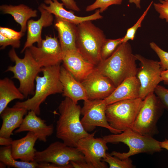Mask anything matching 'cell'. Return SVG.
I'll return each mask as SVG.
<instances>
[{
    "label": "cell",
    "mask_w": 168,
    "mask_h": 168,
    "mask_svg": "<svg viewBox=\"0 0 168 168\" xmlns=\"http://www.w3.org/2000/svg\"><path fill=\"white\" fill-rule=\"evenodd\" d=\"M142 101L141 98H138L107 105L105 114L110 127L121 132L132 129Z\"/></svg>",
    "instance_id": "8"
},
{
    "label": "cell",
    "mask_w": 168,
    "mask_h": 168,
    "mask_svg": "<svg viewBox=\"0 0 168 168\" xmlns=\"http://www.w3.org/2000/svg\"><path fill=\"white\" fill-rule=\"evenodd\" d=\"M44 2L45 4L41 3L40 6L49 13L54 14L56 18L76 25L86 21L95 20L103 18L99 9L91 15L81 17L75 15L72 12L65 9L63 3L58 0H45Z\"/></svg>",
    "instance_id": "17"
},
{
    "label": "cell",
    "mask_w": 168,
    "mask_h": 168,
    "mask_svg": "<svg viewBox=\"0 0 168 168\" xmlns=\"http://www.w3.org/2000/svg\"><path fill=\"white\" fill-rule=\"evenodd\" d=\"M95 133L79 140L76 147L84 155L85 161L94 168H107L105 162L103 161L108 149L107 143L102 137L95 138Z\"/></svg>",
    "instance_id": "13"
},
{
    "label": "cell",
    "mask_w": 168,
    "mask_h": 168,
    "mask_svg": "<svg viewBox=\"0 0 168 168\" xmlns=\"http://www.w3.org/2000/svg\"><path fill=\"white\" fill-rule=\"evenodd\" d=\"M70 162L73 168H94V166L92 165L87 162L86 161L76 162L73 161H71Z\"/></svg>",
    "instance_id": "37"
},
{
    "label": "cell",
    "mask_w": 168,
    "mask_h": 168,
    "mask_svg": "<svg viewBox=\"0 0 168 168\" xmlns=\"http://www.w3.org/2000/svg\"><path fill=\"white\" fill-rule=\"evenodd\" d=\"M13 141L10 137L7 138L0 137V145L4 146H11Z\"/></svg>",
    "instance_id": "38"
},
{
    "label": "cell",
    "mask_w": 168,
    "mask_h": 168,
    "mask_svg": "<svg viewBox=\"0 0 168 168\" xmlns=\"http://www.w3.org/2000/svg\"><path fill=\"white\" fill-rule=\"evenodd\" d=\"M122 43V38L115 39H106L101 48L100 55L102 60L111 56Z\"/></svg>",
    "instance_id": "27"
},
{
    "label": "cell",
    "mask_w": 168,
    "mask_h": 168,
    "mask_svg": "<svg viewBox=\"0 0 168 168\" xmlns=\"http://www.w3.org/2000/svg\"><path fill=\"white\" fill-rule=\"evenodd\" d=\"M88 99H104L116 87L112 81L95 68L85 80L81 82Z\"/></svg>",
    "instance_id": "14"
},
{
    "label": "cell",
    "mask_w": 168,
    "mask_h": 168,
    "mask_svg": "<svg viewBox=\"0 0 168 168\" xmlns=\"http://www.w3.org/2000/svg\"><path fill=\"white\" fill-rule=\"evenodd\" d=\"M7 166L5 164L2 162L0 161V168H5Z\"/></svg>",
    "instance_id": "42"
},
{
    "label": "cell",
    "mask_w": 168,
    "mask_h": 168,
    "mask_svg": "<svg viewBox=\"0 0 168 168\" xmlns=\"http://www.w3.org/2000/svg\"><path fill=\"white\" fill-rule=\"evenodd\" d=\"M137 60L127 42L121 44L111 56L102 60L95 68L109 78L117 87L126 78L136 77Z\"/></svg>",
    "instance_id": "1"
},
{
    "label": "cell",
    "mask_w": 168,
    "mask_h": 168,
    "mask_svg": "<svg viewBox=\"0 0 168 168\" xmlns=\"http://www.w3.org/2000/svg\"><path fill=\"white\" fill-rule=\"evenodd\" d=\"M64 5L68 9L72 11L79 12L80 9L74 0H61Z\"/></svg>",
    "instance_id": "36"
},
{
    "label": "cell",
    "mask_w": 168,
    "mask_h": 168,
    "mask_svg": "<svg viewBox=\"0 0 168 168\" xmlns=\"http://www.w3.org/2000/svg\"><path fill=\"white\" fill-rule=\"evenodd\" d=\"M38 9L41 13L40 18L36 21L31 19L27 22V39L21 51V53L35 42L37 43L38 47H40L43 40L41 38L42 28L50 26L52 24L54 20L52 14L40 5L39 6Z\"/></svg>",
    "instance_id": "16"
},
{
    "label": "cell",
    "mask_w": 168,
    "mask_h": 168,
    "mask_svg": "<svg viewBox=\"0 0 168 168\" xmlns=\"http://www.w3.org/2000/svg\"><path fill=\"white\" fill-rule=\"evenodd\" d=\"M165 107L154 93L143 100L132 129L143 135L153 137L159 131L157 124Z\"/></svg>",
    "instance_id": "7"
},
{
    "label": "cell",
    "mask_w": 168,
    "mask_h": 168,
    "mask_svg": "<svg viewBox=\"0 0 168 168\" xmlns=\"http://www.w3.org/2000/svg\"><path fill=\"white\" fill-rule=\"evenodd\" d=\"M24 34L21 31L18 32L9 28L0 27V34L9 39L20 40Z\"/></svg>",
    "instance_id": "34"
},
{
    "label": "cell",
    "mask_w": 168,
    "mask_h": 168,
    "mask_svg": "<svg viewBox=\"0 0 168 168\" xmlns=\"http://www.w3.org/2000/svg\"><path fill=\"white\" fill-rule=\"evenodd\" d=\"M55 27L63 53L77 51L76 45L77 25L56 18Z\"/></svg>",
    "instance_id": "23"
},
{
    "label": "cell",
    "mask_w": 168,
    "mask_h": 168,
    "mask_svg": "<svg viewBox=\"0 0 168 168\" xmlns=\"http://www.w3.org/2000/svg\"><path fill=\"white\" fill-rule=\"evenodd\" d=\"M37 139L38 137L34 133L29 131L24 137L13 140L11 147L13 158L24 161H34L37 151L34 147Z\"/></svg>",
    "instance_id": "19"
},
{
    "label": "cell",
    "mask_w": 168,
    "mask_h": 168,
    "mask_svg": "<svg viewBox=\"0 0 168 168\" xmlns=\"http://www.w3.org/2000/svg\"><path fill=\"white\" fill-rule=\"evenodd\" d=\"M34 161L37 163H51L64 168H73L71 161H86L84 155L76 147L68 146L59 141L52 143L43 151H36Z\"/></svg>",
    "instance_id": "9"
},
{
    "label": "cell",
    "mask_w": 168,
    "mask_h": 168,
    "mask_svg": "<svg viewBox=\"0 0 168 168\" xmlns=\"http://www.w3.org/2000/svg\"><path fill=\"white\" fill-rule=\"evenodd\" d=\"M139 82L136 77H128L104 99L107 105L120 100L139 98Z\"/></svg>",
    "instance_id": "21"
},
{
    "label": "cell",
    "mask_w": 168,
    "mask_h": 168,
    "mask_svg": "<svg viewBox=\"0 0 168 168\" xmlns=\"http://www.w3.org/2000/svg\"><path fill=\"white\" fill-rule=\"evenodd\" d=\"M8 55L15 63V65L8 66L5 72L13 73L12 78L19 81L18 88L25 98L30 95L33 96L35 78L38 73L42 72L43 67L34 58L29 48L25 51L24 56L22 58L18 56L14 48L9 51Z\"/></svg>",
    "instance_id": "5"
},
{
    "label": "cell",
    "mask_w": 168,
    "mask_h": 168,
    "mask_svg": "<svg viewBox=\"0 0 168 168\" xmlns=\"http://www.w3.org/2000/svg\"><path fill=\"white\" fill-rule=\"evenodd\" d=\"M160 145L162 148L168 151V139H166L162 142H160Z\"/></svg>",
    "instance_id": "40"
},
{
    "label": "cell",
    "mask_w": 168,
    "mask_h": 168,
    "mask_svg": "<svg viewBox=\"0 0 168 168\" xmlns=\"http://www.w3.org/2000/svg\"><path fill=\"white\" fill-rule=\"evenodd\" d=\"M33 58L42 67L55 65L62 61L64 53L59 41L55 36L46 35L41 45L28 48Z\"/></svg>",
    "instance_id": "12"
},
{
    "label": "cell",
    "mask_w": 168,
    "mask_h": 168,
    "mask_svg": "<svg viewBox=\"0 0 168 168\" xmlns=\"http://www.w3.org/2000/svg\"><path fill=\"white\" fill-rule=\"evenodd\" d=\"M161 81L164 84L168 85V69L161 71Z\"/></svg>",
    "instance_id": "39"
},
{
    "label": "cell",
    "mask_w": 168,
    "mask_h": 168,
    "mask_svg": "<svg viewBox=\"0 0 168 168\" xmlns=\"http://www.w3.org/2000/svg\"><path fill=\"white\" fill-rule=\"evenodd\" d=\"M0 161L8 167L15 168H37L38 164L35 161L26 162L17 161L12 155L11 146L0 147Z\"/></svg>",
    "instance_id": "26"
},
{
    "label": "cell",
    "mask_w": 168,
    "mask_h": 168,
    "mask_svg": "<svg viewBox=\"0 0 168 168\" xmlns=\"http://www.w3.org/2000/svg\"><path fill=\"white\" fill-rule=\"evenodd\" d=\"M151 48L156 53L160 59V65L162 71L168 69V52L162 49L155 42L150 43Z\"/></svg>",
    "instance_id": "31"
},
{
    "label": "cell",
    "mask_w": 168,
    "mask_h": 168,
    "mask_svg": "<svg viewBox=\"0 0 168 168\" xmlns=\"http://www.w3.org/2000/svg\"><path fill=\"white\" fill-rule=\"evenodd\" d=\"M135 55L140 62L136 77L140 83L139 98L143 100L149 94L154 93L156 87L161 81L162 70L160 62L146 58L139 54Z\"/></svg>",
    "instance_id": "10"
},
{
    "label": "cell",
    "mask_w": 168,
    "mask_h": 168,
    "mask_svg": "<svg viewBox=\"0 0 168 168\" xmlns=\"http://www.w3.org/2000/svg\"><path fill=\"white\" fill-rule=\"evenodd\" d=\"M154 93L164 105L166 109L168 110V89L162 86L158 85Z\"/></svg>",
    "instance_id": "33"
},
{
    "label": "cell",
    "mask_w": 168,
    "mask_h": 168,
    "mask_svg": "<svg viewBox=\"0 0 168 168\" xmlns=\"http://www.w3.org/2000/svg\"><path fill=\"white\" fill-rule=\"evenodd\" d=\"M60 80L63 86V96L68 97L74 102L87 99L85 89L78 81L63 66H61Z\"/></svg>",
    "instance_id": "20"
},
{
    "label": "cell",
    "mask_w": 168,
    "mask_h": 168,
    "mask_svg": "<svg viewBox=\"0 0 168 168\" xmlns=\"http://www.w3.org/2000/svg\"><path fill=\"white\" fill-rule=\"evenodd\" d=\"M28 111L23 108L6 107L0 114L2 120L0 137L10 138L13 131L21 125Z\"/></svg>",
    "instance_id": "22"
},
{
    "label": "cell",
    "mask_w": 168,
    "mask_h": 168,
    "mask_svg": "<svg viewBox=\"0 0 168 168\" xmlns=\"http://www.w3.org/2000/svg\"><path fill=\"white\" fill-rule=\"evenodd\" d=\"M37 115L34 111H29L14 133H18L25 131L32 132L37 136L39 141L46 142L48 137L51 136L54 132V125L53 124L47 125L44 120Z\"/></svg>",
    "instance_id": "18"
},
{
    "label": "cell",
    "mask_w": 168,
    "mask_h": 168,
    "mask_svg": "<svg viewBox=\"0 0 168 168\" xmlns=\"http://www.w3.org/2000/svg\"><path fill=\"white\" fill-rule=\"evenodd\" d=\"M108 143L121 142L127 145L129 150L127 152L113 151L110 154L121 159H125L131 156L141 153H153L161 151L160 142L153 137L142 135L132 129L121 133L105 135L102 137Z\"/></svg>",
    "instance_id": "6"
},
{
    "label": "cell",
    "mask_w": 168,
    "mask_h": 168,
    "mask_svg": "<svg viewBox=\"0 0 168 168\" xmlns=\"http://www.w3.org/2000/svg\"><path fill=\"white\" fill-rule=\"evenodd\" d=\"M122 1L123 0H95L93 3L86 7V11L88 12L98 9L102 13L112 5L121 4Z\"/></svg>",
    "instance_id": "30"
},
{
    "label": "cell",
    "mask_w": 168,
    "mask_h": 168,
    "mask_svg": "<svg viewBox=\"0 0 168 168\" xmlns=\"http://www.w3.org/2000/svg\"><path fill=\"white\" fill-rule=\"evenodd\" d=\"M62 62L64 67L81 82L93 71L96 66L84 59L77 51L64 53Z\"/></svg>",
    "instance_id": "15"
},
{
    "label": "cell",
    "mask_w": 168,
    "mask_h": 168,
    "mask_svg": "<svg viewBox=\"0 0 168 168\" xmlns=\"http://www.w3.org/2000/svg\"><path fill=\"white\" fill-rule=\"evenodd\" d=\"M60 64L43 67V76L35 78V93L33 97L21 102H17L13 107L32 110L36 114L40 113V106L49 95L62 93L63 86L60 80Z\"/></svg>",
    "instance_id": "3"
},
{
    "label": "cell",
    "mask_w": 168,
    "mask_h": 168,
    "mask_svg": "<svg viewBox=\"0 0 168 168\" xmlns=\"http://www.w3.org/2000/svg\"><path fill=\"white\" fill-rule=\"evenodd\" d=\"M8 45H11L14 48H18L20 46V40L9 39L0 34L1 49H4Z\"/></svg>",
    "instance_id": "35"
},
{
    "label": "cell",
    "mask_w": 168,
    "mask_h": 168,
    "mask_svg": "<svg viewBox=\"0 0 168 168\" xmlns=\"http://www.w3.org/2000/svg\"><path fill=\"white\" fill-rule=\"evenodd\" d=\"M103 161L108 163L110 168H132L134 167L132 161L129 158L121 159L107 153Z\"/></svg>",
    "instance_id": "28"
},
{
    "label": "cell",
    "mask_w": 168,
    "mask_h": 168,
    "mask_svg": "<svg viewBox=\"0 0 168 168\" xmlns=\"http://www.w3.org/2000/svg\"><path fill=\"white\" fill-rule=\"evenodd\" d=\"M107 105L104 99H96L84 100L81 108L82 124L88 132L94 130L96 127L107 129L113 134H118L122 132L115 129L110 125L106 117L105 110Z\"/></svg>",
    "instance_id": "11"
},
{
    "label": "cell",
    "mask_w": 168,
    "mask_h": 168,
    "mask_svg": "<svg viewBox=\"0 0 168 168\" xmlns=\"http://www.w3.org/2000/svg\"><path fill=\"white\" fill-rule=\"evenodd\" d=\"M91 21L77 25L76 45L84 58L96 66L102 61L101 48L106 38L103 31Z\"/></svg>",
    "instance_id": "4"
},
{
    "label": "cell",
    "mask_w": 168,
    "mask_h": 168,
    "mask_svg": "<svg viewBox=\"0 0 168 168\" xmlns=\"http://www.w3.org/2000/svg\"><path fill=\"white\" fill-rule=\"evenodd\" d=\"M0 10L3 13L9 14L21 26V31L25 33L27 29V23L31 17L37 16V11L23 4L18 5H2Z\"/></svg>",
    "instance_id": "24"
},
{
    "label": "cell",
    "mask_w": 168,
    "mask_h": 168,
    "mask_svg": "<svg viewBox=\"0 0 168 168\" xmlns=\"http://www.w3.org/2000/svg\"><path fill=\"white\" fill-rule=\"evenodd\" d=\"M164 0L165 1H168V0Z\"/></svg>",
    "instance_id": "43"
},
{
    "label": "cell",
    "mask_w": 168,
    "mask_h": 168,
    "mask_svg": "<svg viewBox=\"0 0 168 168\" xmlns=\"http://www.w3.org/2000/svg\"><path fill=\"white\" fill-rule=\"evenodd\" d=\"M128 2L131 3H134L137 8L140 9V2L141 0H128Z\"/></svg>",
    "instance_id": "41"
},
{
    "label": "cell",
    "mask_w": 168,
    "mask_h": 168,
    "mask_svg": "<svg viewBox=\"0 0 168 168\" xmlns=\"http://www.w3.org/2000/svg\"><path fill=\"white\" fill-rule=\"evenodd\" d=\"M25 98L12 79L6 77L0 80V114L12 101Z\"/></svg>",
    "instance_id": "25"
},
{
    "label": "cell",
    "mask_w": 168,
    "mask_h": 168,
    "mask_svg": "<svg viewBox=\"0 0 168 168\" xmlns=\"http://www.w3.org/2000/svg\"><path fill=\"white\" fill-rule=\"evenodd\" d=\"M58 110L59 117L56 122V136L66 145L76 147L79 140L90 134L82 124L81 108L77 103L65 97L60 103Z\"/></svg>",
    "instance_id": "2"
},
{
    "label": "cell",
    "mask_w": 168,
    "mask_h": 168,
    "mask_svg": "<svg viewBox=\"0 0 168 168\" xmlns=\"http://www.w3.org/2000/svg\"><path fill=\"white\" fill-rule=\"evenodd\" d=\"M153 3V1H152L136 23L133 26L127 30L125 35L122 38V43L127 42L129 40H133L134 39L138 29L141 26L142 22L147 15Z\"/></svg>",
    "instance_id": "29"
},
{
    "label": "cell",
    "mask_w": 168,
    "mask_h": 168,
    "mask_svg": "<svg viewBox=\"0 0 168 168\" xmlns=\"http://www.w3.org/2000/svg\"><path fill=\"white\" fill-rule=\"evenodd\" d=\"M154 8L159 14V18L165 19L168 23V1L160 0L159 3H154Z\"/></svg>",
    "instance_id": "32"
}]
</instances>
